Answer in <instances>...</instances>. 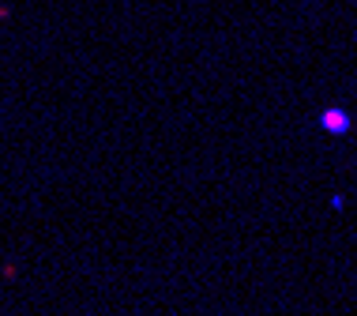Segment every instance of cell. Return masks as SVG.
I'll return each mask as SVG.
<instances>
[{
    "label": "cell",
    "instance_id": "1",
    "mask_svg": "<svg viewBox=\"0 0 357 316\" xmlns=\"http://www.w3.org/2000/svg\"><path fill=\"white\" fill-rule=\"evenodd\" d=\"M324 128H331V132H346V128H350V121L339 117V113H327V117H324Z\"/></svg>",
    "mask_w": 357,
    "mask_h": 316
}]
</instances>
